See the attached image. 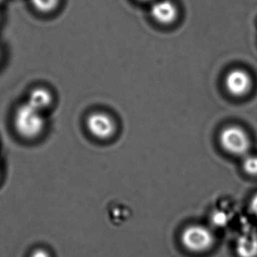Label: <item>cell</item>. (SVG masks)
Instances as JSON below:
<instances>
[{
  "mask_svg": "<svg viewBox=\"0 0 257 257\" xmlns=\"http://www.w3.org/2000/svg\"><path fill=\"white\" fill-rule=\"evenodd\" d=\"M226 90L232 96L242 97L247 95L253 85V81L250 75L247 71L240 69L231 70L226 75L225 80Z\"/></svg>",
  "mask_w": 257,
  "mask_h": 257,
  "instance_id": "5b68a950",
  "label": "cell"
},
{
  "mask_svg": "<svg viewBox=\"0 0 257 257\" xmlns=\"http://www.w3.org/2000/svg\"><path fill=\"white\" fill-rule=\"evenodd\" d=\"M14 126L18 134L25 139L34 140L42 135L46 127L44 112L26 102L15 111Z\"/></svg>",
  "mask_w": 257,
  "mask_h": 257,
  "instance_id": "6da1fadb",
  "label": "cell"
},
{
  "mask_svg": "<svg viewBox=\"0 0 257 257\" xmlns=\"http://www.w3.org/2000/svg\"><path fill=\"white\" fill-rule=\"evenodd\" d=\"M183 245L189 250L203 252L207 250L213 244V234L204 226L193 225L188 226L182 234Z\"/></svg>",
  "mask_w": 257,
  "mask_h": 257,
  "instance_id": "3957f363",
  "label": "cell"
},
{
  "mask_svg": "<svg viewBox=\"0 0 257 257\" xmlns=\"http://www.w3.org/2000/svg\"><path fill=\"white\" fill-rule=\"evenodd\" d=\"M140 1H142V2H153L155 0H140Z\"/></svg>",
  "mask_w": 257,
  "mask_h": 257,
  "instance_id": "5bb4252c",
  "label": "cell"
},
{
  "mask_svg": "<svg viewBox=\"0 0 257 257\" xmlns=\"http://www.w3.org/2000/svg\"><path fill=\"white\" fill-rule=\"evenodd\" d=\"M242 167L246 173L249 176H257V157L256 156H247L244 158Z\"/></svg>",
  "mask_w": 257,
  "mask_h": 257,
  "instance_id": "30bf717a",
  "label": "cell"
},
{
  "mask_svg": "<svg viewBox=\"0 0 257 257\" xmlns=\"http://www.w3.org/2000/svg\"><path fill=\"white\" fill-rule=\"evenodd\" d=\"M236 253L240 257H257V234L246 233L239 236Z\"/></svg>",
  "mask_w": 257,
  "mask_h": 257,
  "instance_id": "52a82bcc",
  "label": "cell"
},
{
  "mask_svg": "<svg viewBox=\"0 0 257 257\" xmlns=\"http://www.w3.org/2000/svg\"><path fill=\"white\" fill-rule=\"evenodd\" d=\"M87 128L97 139L108 140L114 136L116 123L114 119L104 112H94L86 120Z\"/></svg>",
  "mask_w": 257,
  "mask_h": 257,
  "instance_id": "277c9868",
  "label": "cell"
},
{
  "mask_svg": "<svg viewBox=\"0 0 257 257\" xmlns=\"http://www.w3.org/2000/svg\"><path fill=\"white\" fill-rule=\"evenodd\" d=\"M150 14L157 23L171 25L177 21L178 9L171 0H155L150 7Z\"/></svg>",
  "mask_w": 257,
  "mask_h": 257,
  "instance_id": "8992f818",
  "label": "cell"
},
{
  "mask_svg": "<svg viewBox=\"0 0 257 257\" xmlns=\"http://www.w3.org/2000/svg\"><path fill=\"white\" fill-rule=\"evenodd\" d=\"M212 221L217 226H223L227 222V217L225 212H215L212 216Z\"/></svg>",
  "mask_w": 257,
  "mask_h": 257,
  "instance_id": "8fae6325",
  "label": "cell"
},
{
  "mask_svg": "<svg viewBox=\"0 0 257 257\" xmlns=\"http://www.w3.org/2000/svg\"><path fill=\"white\" fill-rule=\"evenodd\" d=\"M31 257H49V255L46 251L38 249L32 254Z\"/></svg>",
  "mask_w": 257,
  "mask_h": 257,
  "instance_id": "4fadbf2b",
  "label": "cell"
},
{
  "mask_svg": "<svg viewBox=\"0 0 257 257\" xmlns=\"http://www.w3.org/2000/svg\"><path fill=\"white\" fill-rule=\"evenodd\" d=\"M31 3L40 13L49 14L58 7L60 0H31Z\"/></svg>",
  "mask_w": 257,
  "mask_h": 257,
  "instance_id": "9c48e42d",
  "label": "cell"
},
{
  "mask_svg": "<svg viewBox=\"0 0 257 257\" xmlns=\"http://www.w3.org/2000/svg\"><path fill=\"white\" fill-rule=\"evenodd\" d=\"M27 102L33 107L44 112L52 103V95L45 88H36L32 90Z\"/></svg>",
  "mask_w": 257,
  "mask_h": 257,
  "instance_id": "ba28073f",
  "label": "cell"
},
{
  "mask_svg": "<svg viewBox=\"0 0 257 257\" xmlns=\"http://www.w3.org/2000/svg\"><path fill=\"white\" fill-rule=\"evenodd\" d=\"M3 2V0H0V3H2Z\"/></svg>",
  "mask_w": 257,
  "mask_h": 257,
  "instance_id": "9a60e30c",
  "label": "cell"
},
{
  "mask_svg": "<svg viewBox=\"0 0 257 257\" xmlns=\"http://www.w3.org/2000/svg\"><path fill=\"white\" fill-rule=\"evenodd\" d=\"M219 142L225 151L237 157L245 156L251 146L247 132L238 125H229L223 129L219 136Z\"/></svg>",
  "mask_w": 257,
  "mask_h": 257,
  "instance_id": "7a4b0ae2",
  "label": "cell"
},
{
  "mask_svg": "<svg viewBox=\"0 0 257 257\" xmlns=\"http://www.w3.org/2000/svg\"><path fill=\"white\" fill-rule=\"evenodd\" d=\"M250 210L253 214L257 216V193L252 198L250 201Z\"/></svg>",
  "mask_w": 257,
  "mask_h": 257,
  "instance_id": "7c38bea8",
  "label": "cell"
}]
</instances>
